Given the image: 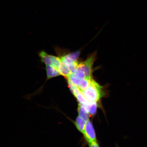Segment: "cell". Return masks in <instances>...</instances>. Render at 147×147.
<instances>
[{
  "instance_id": "9",
  "label": "cell",
  "mask_w": 147,
  "mask_h": 147,
  "mask_svg": "<svg viewBox=\"0 0 147 147\" xmlns=\"http://www.w3.org/2000/svg\"><path fill=\"white\" fill-rule=\"evenodd\" d=\"M86 123L85 121L78 117H77L75 122V125L79 131L83 133L84 128H85Z\"/></svg>"
},
{
  "instance_id": "3",
  "label": "cell",
  "mask_w": 147,
  "mask_h": 147,
  "mask_svg": "<svg viewBox=\"0 0 147 147\" xmlns=\"http://www.w3.org/2000/svg\"><path fill=\"white\" fill-rule=\"evenodd\" d=\"M38 55L42 63L45 64V65L51 66L58 70L61 61L60 58L48 54L45 51H41L38 52Z\"/></svg>"
},
{
  "instance_id": "11",
  "label": "cell",
  "mask_w": 147,
  "mask_h": 147,
  "mask_svg": "<svg viewBox=\"0 0 147 147\" xmlns=\"http://www.w3.org/2000/svg\"><path fill=\"white\" fill-rule=\"evenodd\" d=\"M92 79H90L86 78L82 80V82L78 86V88L81 92L84 90L89 87Z\"/></svg>"
},
{
  "instance_id": "8",
  "label": "cell",
  "mask_w": 147,
  "mask_h": 147,
  "mask_svg": "<svg viewBox=\"0 0 147 147\" xmlns=\"http://www.w3.org/2000/svg\"><path fill=\"white\" fill-rule=\"evenodd\" d=\"M79 117L86 122L89 120V114L87 108L84 105L79 104L78 108Z\"/></svg>"
},
{
  "instance_id": "2",
  "label": "cell",
  "mask_w": 147,
  "mask_h": 147,
  "mask_svg": "<svg viewBox=\"0 0 147 147\" xmlns=\"http://www.w3.org/2000/svg\"><path fill=\"white\" fill-rule=\"evenodd\" d=\"M96 53L94 52L87 59L78 64L77 68L84 74L86 78L92 79L93 67L96 59Z\"/></svg>"
},
{
  "instance_id": "13",
  "label": "cell",
  "mask_w": 147,
  "mask_h": 147,
  "mask_svg": "<svg viewBox=\"0 0 147 147\" xmlns=\"http://www.w3.org/2000/svg\"><path fill=\"white\" fill-rule=\"evenodd\" d=\"M67 55L74 61L78 63V60L80 55V51H77L74 53H69Z\"/></svg>"
},
{
  "instance_id": "7",
  "label": "cell",
  "mask_w": 147,
  "mask_h": 147,
  "mask_svg": "<svg viewBox=\"0 0 147 147\" xmlns=\"http://www.w3.org/2000/svg\"><path fill=\"white\" fill-rule=\"evenodd\" d=\"M45 70L47 72V80L61 75L58 69L51 66L46 65Z\"/></svg>"
},
{
  "instance_id": "5",
  "label": "cell",
  "mask_w": 147,
  "mask_h": 147,
  "mask_svg": "<svg viewBox=\"0 0 147 147\" xmlns=\"http://www.w3.org/2000/svg\"><path fill=\"white\" fill-rule=\"evenodd\" d=\"M85 78L84 74L78 68L75 69L71 71L70 73L67 78L75 86L78 87L83 80Z\"/></svg>"
},
{
  "instance_id": "6",
  "label": "cell",
  "mask_w": 147,
  "mask_h": 147,
  "mask_svg": "<svg viewBox=\"0 0 147 147\" xmlns=\"http://www.w3.org/2000/svg\"><path fill=\"white\" fill-rule=\"evenodd\" d=\"M60 58L64 65L71 71L74 69L77 68L79 63L74 61L69 57L67 54L64 55Z\"/></svg>"
},
{
  "instance_id": "1",
  "label": "cell",
  "mask_w": 147,
  "mask_h": 147,
  "mask_svg": "<svg viewBox=\"0 0 147 147\" xmlns=\"http://www.w3.org/2000/svg\"><path fill=\"white\" fill-rule=\"evenodd\" d=\"M85 98L91 102H97L106 95L103 86L93 79L87 89L81 92Z\"/></svg>"
},
{
  "instance_id": "14",
  "label": "cell",
  "mask_w": 147,
  "mask_h": 147,
  "mask_svg": "<svg viewBox=\"0 0 147 147\" xmlns=\"http://www.w3.org/2000/svg\"><path fill=\"white\" fill-rule=\"evenodd\" d=\"M89 147H100L97 142L89 143Z\"/></svg>"
},
{
  "instance_id": "12",
  "label": "cell",
  "mask_w": 147,
  "mask_h": 147,
  "mask_svg": "<svg viewBox=\"0 0 147 147\" xmlns=\"http://www.w3.org/2000/svg\"><path fill=\"white\" fill-rule=\"evenodd\" d=\"M84 106L87 108L90 115H93L95 114L97 107V102H91L88 105Z\"/></svg>"
},
{
  "instance_id": "4",
  "label": "cell",
  "mask_w": 147,
  "mask_h": 147,
  "mask_svg": "<svg viewBox=\"0 0 147 147\" xmlns=\"http://www.w3.org/2000/svg\"><path fill=\"white\" fill-rule=\"evenodd\" d=\"M88 143L97 142L96 134L92 123L89 120L86 122L83 133Z\"/></svg>"
},
{
  "instance_id": "10",
  "label": "cell",
  "mask_w": 147,
  "mask_h": 147,
  "mask_svg": "<svg viewBox=\"0 0 147 147\" xmlns=\"http://www.w3.org/2000/svg\"><path fill=\"white\" fill-rule=\"evenodd\" d=\"M58 70L59 71L61 75H62V76L65 77L66 78L68 77L71 72V71L64 65V64L61 61Z\"/></svg>"
}]
</instances>
